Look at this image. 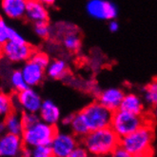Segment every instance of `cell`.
Segmentation results:
<instances>
[{
  "mask_svg": "<svg viewBox=\"0 0 157 157\" xmlns=\"http://www.w3.org/2000/svg\"><path fill=\"white\" fill-rule=\"evenodd\" d=\"M154 130L151 121L141 126L136 131L131 132L119 140L131 157L151 156L153 153Z\"/></svg>",
  "mask_w": 157,
  "mask_h": 157,
  "instance_id": "6da1fadb",
  "label": "cell"
},
{
  "mask_svg": "<svg viewBox=\"0 0 157 157\" xmlns=\"http://www.w3.org/2000/svg\"><path fill=\"white\" fill-rule=\"evenodd\" d=\"M120 138L110 127L90 131L80 139V143L86 147L89 155L108 156L119 145Z\"/></svg>",
  "mask_w": 157,
  "mask_h": 157,
  "instance_id": "7a4b0ae2",
  "label": "cell"
},
{
  "mask_svg": "<svg viewBox=\"0 0 157 157\" xmlns=\"http://www.w3.org/2000/svg\"><path fill=\"white\" fill-rule=\"evenodd\" d=\"M151 120L144 114H135L118 109L113 112L109 127L119 138L124 137L136 131Z\"/></svg>",
  "mask_w": 157,
  "mask_h": 157,
  "instance_id": "3957f363",
  "label": "cell"
},
{
  "mask_svg": "<svg viewBox=\"0 0 157 157\" xmlns=\"http://www.w3.org/2000/svg\"><path fill=\"white\" fill-rule=\"evenodd\" d=\"M57 131L56 126L49 125L40 120L31 127L24 128L21 138L24 146L27 147H33L38 145H51Z\"/></svg>",
  "mask_w": 157,
  "mask_h": 157,
  "instance_id": "277c9868",
  "label": "cell"
},
{
  "mask_svg": "<svg viewBox=\"0 0 157 157\" xmlns=\"http://www.w3.org/2000/svg\"><path fill=\"white\" fill-rule=\"evenodd\" d=\"M79 113L81 114L88 128L90 131L109 127L113 112L98 101H94L83 108Z\"/></svg>",
  "mask_w": 157,
  "mask_h": 157,
  "instance_id": "5b68a950",
  "label": "cell"
},
{
  "mask_svg": "<svg viewBox=\"0 0 157 157\" xmlns=\"http://www.w3.org/2000/svg\"><path fill=\"white\" fill-rule=\"evenodd\" d=\"M34 49L27 41L16 42L8 40L2 46H0V55L11 63H24L29 60L33 53Z\"/></svg>",
  "mask_w": 157,
  "mask_h": 157,
  "instance_id": "8992f818",
  "label": "cell"
},
{
  "mask_svg": "<svg viewBox=\"0 0 157 157\" xmlns=\"http://www.w3.org/2000/svg\"><path fill=\"white\" fill-rule=\"evenodd\" d=\"M13 100L14 109L20 113H37L42 104V97L34 88L27 87L26 89L15 92Z\"/></svg>",
  "mask_w": 157,
  "mask_h": 157,
  "instance_id": "52a82bcc",
  "label": "cell"
},
{
  "mask_svg": "<svg viewBox=\"0 0 157 157\" xmlns=\"http://www.w3.org/2000/svg\"><path fill=\"white\" fill-rule=\"evenodd\" d=\"M86 12L91 18L96 20L109 21L116 19L118 8L109 0H88Z\"/></svg>",
  "mask_w": 157,
  "mask_h": 157,
  "instance_id": "ba28073f",
  "label": "cell"
},
{
  "mask_svg": "<svg viewBox=\"0 0 157 157\" xmlns=\"http://www.w3.org/2000/svg\"><path fill=\"white\" fill-rule=\"evenodd\" d=\"M80 143L78 138L71 132L57 131L51 142L53 157H70L73 149Z\"/></svg>",
  "mask_w": 157,
  "mask_h": 157,
  "instance_id": "9c48e42d",
  "label": "cell"
},
{
  "mask_svg": "<svg viewBox=\"0 0 157 157\" xmlns=\"http://www.w3.org/2000/svg\"><path fill=\"white\" fill-rule=\"evenodd\" d=\"M24 144L21 135L4 132L0 135V157H17L22 154Z\"/></svg>",
  "mask_w": 157,
  "mask_h": 157,
  "instance_id": "30bf717a",
  "label": "cell"
},
{
  "mask_svg": "<svg viewBox=\"0 0 157 157\" xmlns=\"http://www.w3.org/2000/svg\"><path fill=\"white\" fill-rule=\"evenodd\" d=\"M20 71L27 86L32 88L39 86L46 75L45 69L31 59L23 63Z\"/></svg>",
  "mask_w": 157,
  "mask_h": 157,
  "instance_id": "8fae6325",
  "label": "cell"
},
{
  "mask_svg": "<svg viewBox=\"0 0 157 157\" xmlns=\"http://www.w3.org/2000/svg\"><path fill=\"white\" fill-rule=\"evenodd\" d=\"M62 29L60 28V31H62L61 36V43L65 50L71 52H78L81 49L82 41L81 36L77 32V28L75 25L71 24H61Z\"/></svg>",
  "mask_w": 157,
  "mask_h": 157,
  "instance_id": "7c38bea8",
  "label": "cell"
},
{
  "mask_svg": "<svg viewBox=\"0 0 157 157\" xmlns=\"http://www.w3.org/2000/svg\"><path fill=\"white\" fill-rule=\"evenodd\" d=\"M24 18L30 23L49 21L50 13L48 7L38 0H27Z\"/></svg>",
  "mask_w": 157,
  "mask_h": 157,
  "instance_id": "4fadbf2b",
  "label": "cell"
},
{
  "mask_svg": "<svg viewBox=\"0 0 157 157\" xmlns=\"http://www.w3.org/2000/svg\"><path fill=\"white\" fill-rule=\"evenodd\" d=\"M124 94V90L119 88H108L97 92L96 101L112 112H114L120 108Z\"/></svg>",
  "mask_w": 157,
  "mask_h": 157,
  "instance_id": "5bb4252c",
  "label": "cell"
},
{
  "mask_svg": "<svg viewBox=\"0 0 157 157\" xmlns=\"http://www.w3.org/2000/svg\"><path fill=\"white\" fill-rule=\"evenodd\" d=\"M27 0H0V12L6 18L18 20L24 18Z\"/></svg>",
  "mask_w": 157,
  "mask_h": 157,
  "instance_id": "9a60e30c",
  "label": "cell"
},
{
  "mask_svg": "<svg viewBox=\"0 0 157 157\" xmlns=\"http://www.w3.org/2000/svg\"><path fill=\"white\" fill-rule=\"evenodd\" d=\"M38 116L41 121L52 126H57L61 119V112L59 107L52 100L46 99L42 101L38 110Z\"/></svg>",
  "mask_w": 157,
  "mask_h": 157,
  "instance_id": "2e32d148",
  "label": "cell"
},
{
  "mask_svg": "<svg viewBox=\"0 0 157 157\" xmlns=\"http://www.w3.org/2000/svg\"><path fill=\"white\" fill-rule=\"evenodd\" d=\"M119 109L135 114H144L145 112V106L142 98L133 92L124 94Z\"/></svg>",
  "mask_w": 157,
  "mask_h": 157,
  "instance_id": "e0dca14e",
  "label": "cell"
},
{
  "mask_svg": "<svg viewBox=\"0 0 157 157\" xmlns=\"http://www.w3.org/2000/svg\"><path fill=\"white\" fill-rule=\"evenodd\" d=\"M45 73L48 77L55 80H60L66 78L69 75V67L67 62L61 59L56 58L50 60L48 66L45 69Z\"/></svg>",
  "mask_w": 157,
  "mask_h": 157,
  "instance_id": "ac0fdd59",
  "label": "cell"
},
{
  "mask_svg": "<svg viewBox=\"0 0 157 157\" xmlns=\"http://www.w3.org/2000/svg\"><path fill=\"white\" fill-rule=\"evenodd\" d=\"M3 122H4L5 130L7 132L21 135V133L24 130V126L22 123L20 112H18L16 109H13L12 113H9L3 119Z\"/></svg>",
  "mask_w": 157,
  "mask_h": 157,
  "instance_id": "d6986e66",
  "label": "cell"
},
{
  "mask_svg": "<svg viewBox=\"0 0 157 157\" xmlns=\"http://www.w3.org/2000/svg\"><path fill=\"white\" fill-rule=\"evenodd\" d=\"M69 127L71 130V133L73 135H75L79 140L84 137L88 132H90V130L88 128L79 112L77 113L72 114V118Z\"/></svg>",
  "mask_w": 157,
  "mask_h": 157,
  "instance_id": "ffe728a7",
  "label": "cell"
},
{
  "mask_svg": "<svg viewBox=\"0 0 157 157\" xmlns=\"http://www.w3.org/2000/svg\"><path fill=\"white\" fill-rule=\"evenodd\" d=\"M144 100L145 103L150 107H156L157 104V82L156 80L151 81L150 84H147L144 90Z\"/></svg>",
  "mask_w": 157,
  "mask_h": 157,
  "instance_id": "44dd1931",
  "label": "cell"
},
{
  "mask_svg": "<svg viewBox=\"0 0 157 157\" xmlns=\"http://www.w3.org/2000/svg\"><path fill=\"white\" fill-rule=\"evenodd\" d=\"M13 109V96L6 92L0 91V119H4Z\"/></svg>",
  "mask_w": 157,
  "mask_h": 157,
  "instance_id": "7402d4cb",
  "label": "cell"
},
{
  "mask_svg": "<svg viewBox=\"0 0 157 157\" xmlns=\"http://www.w3.org/2000/svg\"><path fill=\"white\" fill-rule=\"evenodd\" d=\"M9 82H10V86L14 92L20 91L28 87L22 76L20 69H15L12 71L10 76H9Z\"/></svg>",
  "mask_w": 157,
  "mask_h": 157,
  "instance_id": "603a6c76",
  "label": "cell"
},
{
  "mask_svg": "<svg viewBox=\"0 0 157 157\" xmlns=\"http://www.w3.org/2000/svg\"><path fill=\"white\" fill-rule=\"evenodd\" d=\"M34 33L41 39H49L52 35V28L49 24V21L37 22L33 24Z\"/></svg>",
  "mask_w": 157,
  "mask_h": 157,
  "instance_id": "cb8c5ba5",
  "label": "cell"
},
{
  "mask_svg": "<svg viewBox=\"0 0 157 157\" xmlns=\"http://www.w3.org/2000/svg\"><path fill=\"white\" fill-rule=\"evenodd\" d=\"M31 156L33 157H52L50 145H38L31 147Z\"/></svg>",
  "mask_w": 157,
  "mask_h": 157,
  "instance_id": "d4e9b609",
  "label": "cell"
},
{
  "mask_svg": "<svg viewBox=\"0 0 157 157\" xmlns=\"http://www.w3.org/2000/svg\"><path fill=\"white\" fill-rule=\"evenodd\" d=\"M30 59L33 60L35 63H37L38 65H40L44 69H46V67L48 66V64H49V62L51 60L50 57H49V55L45 52H41V51H38V52L34 51Z\"/></svg>",
  "mask_w": 157,
  "mask_h": 157,
  "instance_id": "484cf974",
  "label": "cell"
},
{
  "mask_svg": "<svg viewBox=\"0 0 157 157\" xmlns=\"http://www.w3.org/2000/svg\"><path fill=\"white\" fill-rule=\"evenodd\" d=\"M10 28L11 26L8 25L5 18L2 15H0V46H2L9 40Z\"/></svg>",
  "mask_w": 157,
  "mask_h": 157,
  "instance_id": "4316f807",
  "label": "cell"
},
{
  "mask_svg": "<svg viewBox=\"0 0 157 157\" xmlns=\"http://www.w3.org/2000/svg\"><path fill=\"white\" fill-rule=\"evenodd\" d=\"M21 118L24 128L31 127L40 121V118L38 116V113H21Z\"/></svg>",
  "mask_w": 157,
  "mask_h": 157,
  "instance_id": "83f0119b",
  "label": "cell"
},
{
  "mask_svg": "<svg viewBox=\"0 0 157 157\" xmlns=\"http://www.w3.org/2000/svg\"><path fill=\"white\" fill-rule=\"evenodd\" d=\"M88 155H89V153L86 150V147L81 143H79L75 149H73L70 157H87Z\"/></svg>",
  "mask_w": 157,
  "mask_h": 157,
  "instance_id": "f1b7e54d",
  "label": "cell"
},
{
  "mask_svg": "<svg viewBox=\"0 0 157 157\" xmlns=\"http://www.w3.org/2000/svg\"><path fill=\"white\" fill-rule=\"evenodd\" d=\"M9 40L16 41V42H25L26 41L24 36L21 33H18L13 27L10 28V36H9Z\"/></svg>",
  "mask_w": 157,
  "mask_h": 157,
  "instance_id": "f546056e",
  "label": "cell"
},
{
  "mask_svg": "<svg viewBox=\"0 0 157 157\" xmlns=\"http://www.w3.org/2000/svg\"><path fill=\"white\" fill-rule=\"evenodd\" d=\"M110 155L114 156V157H131L130 154H128V152L124 149L121 145H118L113 151V152Z\"/></svg>",
  "mask_w": 157,
  "mask_h": 157,
  "instance_id": "4dcf8cb0",
  "label": "cell"
},
{
  "mask_svg": "<svg viewBox=\"0 0 157 157\" xmlns=\"http://www.w3.org/2000/svg\"><path fill=\"white\" fill-rule=\"evenodd\" d=\"M108 22H109L108 28H109V30L110 33H117L119 31V23L115 19L109 20Z\"/></svg>",
  "mask_w": 157,
  "mask_h": 157,
  "instance_id": "1f68e13d",
  "label": "cell"
},
{
  "mask_svg": "<svg viewBox=\"0 0 157 157\" xmlns=\"http://www.w3.org/2000/svg\"><path fill=\"white\" fill-rule=\"evenodd\" d=\"M71 118H72V114L67 115V116H65V117H63L62 119H60L62 125H63V126H65V127H69L70 124H71Z\"/></svg>",
  "mask_w": 157,
  "mask_h": 157,
  "instance_id": "d6a6232c",
  "label": "cell"
},
{
  "mask_svg": "<svg viewBox=\"0 0 157 157\" xmlns=\"http://www.w3.org/2000/svg\"><path fill=\"white\" fill-rule=\"evenodd\" d=\"M38 1H40L41 3H43L44 5L48 7V6H52L56 0H38Z\"/></svg>",
  "mask_w": 157,
  "mask_h": 157,
  "instance_id": "836d02e7",
  "label": "cell"
},
{
  "mask_svg": "<svg viewBox=\"0 0 157 157\" xmlns=\"http://www.w3.org/2000/svg\"><path fill=\"white\" fill-rule=\"evenodd\" d=\"M4 132H6L5 125H4V122H3V119H0V135L3 134Z\"/></svg>",
  "mask_w": 157,
  "mask_h": 157,
  "instance_id": "e575fe53",
  "label": "cell"
}]
</instances>
